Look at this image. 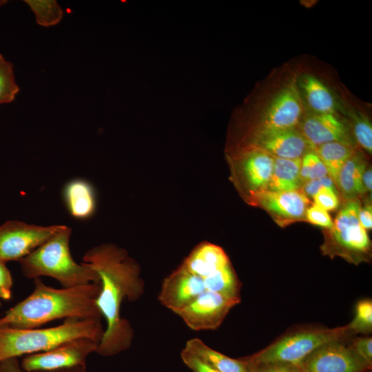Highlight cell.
<instances>
[{"label":"cell","instance_id":"obj_15","mask_svg":"<svg viewBox=\"0 0 372 372\" xmlns=\"http://www.w3.org/2000/svg\"><path fill=\"white\" fill-rule=\"evenodd\" d=\"M205 291L203 279L180 265L163 280L158 299L174 311L188 305Z\"/></svg>","mask_w":372,"mask_h":372},{"label":"cell","instance_id":"obj_17","mask_svg":"<svg viewBox=\"0 0 372 372\" xmlns=\"http://www.w3.org/2000/svg\"><path fill=\"white\" fill-rule=\"evenodd\" d=\"M229 262L228 256L220 247L203 242L191 251L181 266L203 279Z\"/></svg>","mask_w":372,"mask_h":372},{"label":"cell","instance_id":"obj_41","mask_svg":"<svg viewBox=\"0 0 372 372\" xmlns=\"http://www.w3.org/2000/svg\"><path fill=\"white\" fill-rule=\"evenodd\" d=\"M8 3L7 0H0V8Z\"/></svg>","mask_w":372,"mask_h":372},{"label":"cell","instance_id":"obj_28","mask_svg":"<svg viewBox=\"0 0 372 372\" xmlns=\"http://www.w3.org/2000/svg\"><path fill=\"white\" fill-rule=\"evenodd\" d=\"M328 175L327 168L318 155L308 150L301 158L300 176L304 182L316 180Z\"/></svg>","mask_w":372,"mask_h":372},{"label":"cell","instance_id":"obj_22","mask_svg":"<svg viewBox=\"0 0 372 372\" xmlns=\"http://www.w3.org/2000/svg\"><path fill=\"white\" fill-rule=\"evenodd\" d=\"M366 167V163L363 155L357 151L342 167L336 185L347 198L352 200L355 196L365 192L362 178Z\"/></svg>","mask_w":372,"mask_h":372},{"label":"cell","instance_id":"obj_40","mask_svg":"<svg viewBox=\"0 0 372 372\" xmlns=\"http://www.w3.org/2000/svg\"><path fill=\"white\" fill-rule=\"evenodd\" d=\"M85 365L78 366L71 368L63 369L51 371H39V372H85Z\"/></svg>","mask_w":372,"mask_h":372},{"label":"cell","instance_id":"obj_9","mask_svg":"<svg viewBox=\"0 0 372 372\" xmlns=\"http://www.w3.org/2000/svg\"><path fill=\"white\" fill-rule=\"evenodd\" d=\"M98 344L87 338L74 339L50 350L25 356L21 367L26 372H39L84 366L87 356L96 352Z\"/></svg>","mask_w":372,"mask_h":372},{"label":"cell","instance_id":"obj_12","mask_svg":"<svg viewBox=\"0 0 372 372\" xmlns=\"http://www.w3.org/2000/svg\"><path fill=\"white\" fill-rule=\"evenodd\" d=\"M309 147L297 128L287 130L250 129L236 147H252L275 158H301Z\"/></svg>","mask_w":372,"mask_h":372},{"label":"cell","instance_id":"obj_42","mask_svg":"<svg viewBox=\"0 0 372 372\" xmlns=\"http://www.w3.org/2000/svg\"><path fill=\"white\" fill-rule=\"evenodd\" d=\"M0 306H1V302H0Z\"/></svg>","mask_w":372,"mask_h":372},{"label":"cell","instance_id":"obj_11","mask_svg":"<svg viewBox=\"0 0 372 372\" xmlns=\"http://www.w3.org/2000/svg\"><path fill=\"white\" fill-rule=\"evenodd\" d=\"M303 114L302 99L297 83L283 87L262 110L251 129L287 130L297 128Z\"/></svg>","mask_w":372,"mask_h":372},{"label":"cell","instance_id":"obj_13","mask_svg":"<svg viewBox=\"0 0 372 372\" xmlns=\"http://www.w3.org/2000/svg\"><path fill=\"white\" fill-rule=\"evenodd\" d=\"M346 340L321 346L297 366L302 372H364L368 369L346 344Z\"/></svg>","mask_w":372,"mask_h":372},{"label":"cell","instance_id":"obj_36","mask_svg":"<svg viewBox=\"0 0 372 372\" xmlns=\"http://www.w3.org/2000/svg\"><path fill=\"white\" fill-rule=\"evenodd\" d=\"M12 278L5 262L0 260V298L9 300L12 296Z\"/></svg>","mask_w":372,"mask_h":372},{"label":"cell","instance_id":"obj_18","mask_svg":"<svg viewBox=\"0 0 372 372\" xmlns=\"http://www.w3.org/2000/svg\"><path fill=\"white\" fill-rule=\"evenodd\" d=\"M297 85L300 96L312 112L336 114L337 105L333 95L318 78L309 74H303Z\"/></svg>","mask_w":372,"mask_h":372},{"label":"cell","instance_id":"obj_1","mask_svg":"<svg viewBox=\"0 0 372 372\" xmlns=\"http://www.w3.org/2000/svg\"><path fill=\"white\" fill-rule=\"evenodd\" d=\"M83 260L99 274L101 289L96 303L106 321L96 353L102 356L117 355L128 349L133 340L134 330L121 317V308L124 300L136 301L144 292L140 267L125 249L113 244L90 249Z\"/></svg>","mask_w":372,"mask_h":372},{"label":"cell","instance_id":"obj_29","mask_svg":"<svg viewBox=\"0 0 372 372\" xmlns=\"http://www.w3.org/2000/svg\"><path fill=\"white\" fill-rule=\"evenodd\" d=\"M351 117L355 140L364 150L371 154L372 127L369 119L360 112H355Z\"/></svg>","mask_w":372,"mask_h":372},{"label":"cell","instance_id":"obj_2","mask_svg":"<svg viewBox=\"0 0 372 372\" xmlns=\"http://www.w3.org/2000/svg\"><path fill=\"white\" fill-rule=\"evenodd\" d=\"M100 289V282L56 289L36 278L32 292L0 318V326L33 329L59 319H101L96 303Z\"/></svg>","mask_w":372,"mask_h":372},{"label":"cell","instance_id":"obj_6","mask_svg":"<svg viewBox=\"0 0 372 372\" xmlns=\"http://www.w3.org/2000/svg\"><path fill=\"white\" fill-rule=\"evenodd\" d=\"M360 209L359 201L352 199L340 210L330 229L329 240L322 247L326 254L340 256L354 263L368 258L371 242L359 222Z\"/></svg>","mask_w":372,"mask_h":372},{"label":"cell","instance_id":"obj_34","mask_svg":"<svg viewBox=\"0 0 372 372\" xmlns=\"http://www.w3.org/2000/svg\"><path fill=\"white\" fill-rule=\"evenodd\" d=\"M249 372H302L298 366L286 363L249 366Z\"/></svg>","mask_w":372,"mask_h":372},{"label":"cell","instance_id":"obj_21","mask_svg":"<svg viewBox=\"0 0 372 372\" xmlns=\"http://www.w3.org/2000/svg\"><path fill=\"white\" fill-rule=\"evenodd\" d=\"M301 158H275L267 189L276 192L298 190L302 184Z\"/></svg>","mask_w":372,"mask_h":372},{"label":"cell","instance_id":"obj_27","mask_svg":"<svg viewBox=\"0 0 372 372\" xmlns=\"http://www.w3.org/2000/svg\"><path fill=\"white\" fill-rule=\"evenodd\" d=\"M353 333L369 334L372 330V301L365 299L358 302L352 321L347 324Z\"/></svg>","mask_w":372,"mask_h":372},{"label":"cell","instance_id":"obj_10","mask_svg":"<svg viewBox=\"0 0 372 372\" xmlns=\"http://www.w3.org/2000/svg\"><path fill=\"white\" fill-rule=\"evenodd\" d=\"M240 302V298L206 290L190 304L173 312L194 331L215 330Z\"/></svg>","mask_w":372,"mask_h":372},{"label":"cell","instance_id":"obj_32","mask_svg":"<svg viewBox=\"0 0 372 372\" xmlns=\"http://www.w3.org/2000/svg\"><path fill=\"white\" fill-rule=\"evenodd\" d=\"M313 198L316 205L327 211L335 209L339 205L337 190L330 188H320Z\"/></svg>","mask_w":372,"mask_h":372},{"label":"cell","instance_id":"obj_23","mask_svg":"<svg viewBox=\"0 0 372 372\" xmlns=\"http://www.w3.org/2000/svg\"><path fill=\"white\" fill-rule=\"evenodd\" d=\"M313 150L325 165L328 175L335 184L342 167L355 152L352 144L339 141L322 144Z\"/></svg>","mask_w":372,"mask_h":372},{"label":"cell","instance_id":"obj_7","mask_svg":"<svg viewBox=\"0 0 372 372\" xmlns=\"http://www.w3.org/2000/svg\"><path fill=\"white\" fill-rule=\"evenodd\" d=\"M233 180L247 200L267 189L274 157L252 147L235 149L228 156Z\"/></svg>","mask_w":372,"mask_h":372},{"label":"cell","instance_id":"obj_26","mask_svg":"<svg viewBox=\"0 0 372 372\" xmlns=\"http://www.w3.org/2000/svg\"><path fill=\"white\" fill-rule=\"evenodd\" d=\"M19 90L12 63L0 54V105L14 101Z\"/></svg>","mask_w":372,"mask_h":372},{"label":"cell","instance_id":"obj_8","mask_svg":"<svg viewBox=\"0 0 372 372\" xmlns=\"http://www.w3.org/2000/svg\"><path fill=\"white\" fill-rule=\"evenodd\" d=\"M65 225L40 226L11 220L0 226V260L19 261L61 231Z\"/></svg>","mask_w":372,"mask_h":372},{"label":"cell","instance_id":"obj_30","mask_svg":"<svg viewBox=\"0 0 372 372\" xmlns=\"http://www.w3.org/2000/svg\"><path fill=\"white\" fill-rule=\"evenodd\" d=\"M349 347L368 369L372 366V338L369 336L353 339Z\"/></svg>","mask_w":372,"mask_h":372},{"label":"cell","instance_id":"obj_37","mask_svg":"<svg viewBox=\"0 0 372 372\" xmlns=\"http://www.w3.org/2000/svg\"><path fill=\"white\" fill-rule=\"evenodd\" d=\"M359 222L362 227L366 229L372 227V208L371 204H366L363 207H360L358 215Z\"/></svg>","mask_w":372,"mask_h":372},{"label":"cell","instance_id":"obj_14","mask_svg":"<svg viewBox=\"0 0 372 372\" xmlns=\"http://www.w3.org/2000/svg\"><path fill=\"white\" fill-rule=\"evenodd\" d=\"M267 211L280 226L305 219L309 200L298 190L276 192L265 189L252 195L247 200Z\"/></svg>","mask_w":372,"mask_h":372},{"label":"cell","instance_id":"obj_25","mask_svg":"<svg viewBox=\"0 0 372 372\" xmlns=\"http://www.w3.org/2000/svg\"><path fill=\"white\" fill-rule=\"evenodd\" d=\"M34 15L37 23L49 28L59 24L64 15L63 10L56 0H25Z\"/></svg>","mask_w":372,"mask_h":372},{"label":"cell","instance_id":"obj_24","mask_svg":"<svg viewBox=\"0 0 372 372\" xmlns=\"http://www.w3.org/2000/svg\"><path fill=\"white\" fill-rule=\"evenodd\" d=\"M206 290L225 296L240 298L241 284L229 262L210 276L203 278Z\"/></svg>","mask_w":372,"mask_h":372},{"label":"cell","instance_id":"obj_31","mask_svg":"<svg viewBox=\"0 0 372 372\" xmlns=\"http://www.w3.org/2000/svg\"><path fill=\"white\" fill-rule=\"evenodd\" d=\"M305 219L311 224L329 229L332 228L333 224L328 211L316 204L308 207Z\"/></svg>","mask_w":372,"mask_h":372},{"label":"cell","instance_id":"obj_20","mask_svg":"<svg viewBox=\"0 0 372 372\" xmlns=\"http://www.w3.org/2000/svg\"><path fill=\"white\" fill-rule=\"evenodd\" d=\"M64 200L70 214L78 219L87 218L95 209V196L92 185L86 180L75 179L65 187Z\"/></svg>","mask_w":372,"mask_h":372},{"label":"cell","instance_id":"obj_4","mask_svg":"<svg viewBox=\"0 0 372 372\" xmlns=\"http://www.w3.org/2000/svg\"><path fill=\"white\" fill-rule=\"evenodd\" d=\"M71 229L64 227L21 259L23 276L30 279L49 276L63 287H73L91 282H100L97 272L87 263L76 262L70 250Z\"/></svg>","mask_w":372,"mask_h":372},{"label":"cell","instance_id":"obj_5","mask_svg":"<svg viewBox=\"0 0 372 372\" xmlns=\"http://www.w3.org/2000/svg\"><path fill=\"white\" fill-rule=\"evenodd\" d=\"M352 334L347 325L333 329L297 331L281 337L259 352L243 359L249 366L271 363L298 365L321 346L348 339Z\"/></svg>","mask_w":372,"mask_h":372},{"label":"cell","instance_id":"obj_3","mask_svg":"<svg viewBox=\"0 0 372 372\" xmlns=\"http://www.w3.org/2000/svg\"><path fill=\"white\" fill-rule=\"evenodd\" d=\"M103 332L101 319L99 318H67L59 326L44 329L0 326V362L46 351L80 338L99 343Z\"/></svg>","mask_w":372,"mask_h":372},{"label":"cell","instance_id":"obj_35","mask_svg":"<svg viewBox=\"0 0 372 372\" xmlns=\"http://www.w3.org/2000/svg\"><path fill=\"white\" fill-rule=\"evenodd\" d=\"M180 358L192 372H220L184 350L180 353Z\"/></svg>","mask_w":372,"mask_h":372},{"label":"cell","instance_id":"obj_19","mask_svg":"<svg viewBox=\"0 0 372 372\" xmlns=\"http://www.w3.org/2000/svg\"><path fill=\"white\" fill-rule=\"evenodd\" d=\"M183 350L220 372H249V366L243 358H229L210 348L199 338L187 340Z\"/></svg>","mask_w":372,"mask_h":372},{"label":"cell","instance_id":"obj_16","mask_svg":"<svg viewBox=\"0 0 372 372\" xmlns=\"http://www.w3.org/2000/svg\"><path fill=\"white\" fill-rule=\"evenodd\" d=\"M299 125L311 149L333 141L352 144L347 126L335 114L311 112L302 116Z\"/></svg>","mask_w":372,"mask_h":372},{"label":"cell","instance_id":"obj_38","mask_svg":"<svg viewBox=\"0 0 372 372\" xmlns=\"http://www.w3.org/2000/svg\"><path fill=\"white\" fill-rule=\"evenodd\" d=\"M0 372H23L17 358H11L0 362Z\"/></svg>","mask_w":372,"mask_h":372},{"label":"cell","instance_id":"obj_33","mask_svg":"<svg viewBox=\"0 0 372 372\" xmlns=\"http://www.w3.org/2000/svg\"><path fill=\"white\" fill-rule=\"evenodd\" d=\"M322 187L336 190L335 183L329 175H327L318 179L305 182L302 192L307 196L313 197Z\"/></svg>","mask_w":372,"mask_h":372},{"label":"cell","instance_id":"obj_39","mask_svg":"<svg viewBox=\"0 0 372 372\" xmlns=\"http://www.w3.org/2000/svg\"><path fill=\"white\" fill-rule=\"evenodd\" d=\"M362 185L365 192H371L372 189V169L366 167L362 178Z\"/></svg>","mask_w":372,"mask_h":372}]
</instances>
